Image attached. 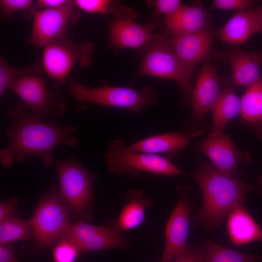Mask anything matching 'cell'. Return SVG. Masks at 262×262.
I'll list each match as a JSON object with an SVG mask.
<instances>
[{
  "mask_svg": "<svg viewBox=\"0 0 262 262\" xmlns=\"http://www.w3.org/2000/svg\"><path fill=\"white\" fill-rule=\"evenodd\" d=\"M17 202V198L16 197H12L6 201L0 202V223L12 217Z\"/></svg>",
  "mask_w": 262,
  "mask_h": 262,
  "instance_id": "cell-34",
  "label": "cell"
},
{
  "mask_svg": "<svg viewBox=\"0 0 262 262\" xmlns=\"http://www.w3.org/2000/svg\"><path fill=\"white\" fill-rule=\"evenodd\" d=\"M170 262H205L202 248H193L182 257Z\"/></svg>",
  "mask_w": 262,
  "mask_h": 262,
  "instance_id": "cell-35",
  "label": "cell"
},
{
  "mask_svg": "<svg viewBox=\"0 0 262 262\" xmlns=\"http://www.w3.org/2000/svg\"><path fill=\"white\" fill-rule=\"evenodd\" d=\"M47 80L42 76H28L15 82L9 88L26 105L30 115L38 119L62 116L67 107L61 94L47 89Z\"/></svg>",
  "mask_w": 262,
  "mask_h": 262,
  "instance_id": "cell-8",
  "label": "cell"
},
{
  "mask_svg": "<svg viewBox=\"0 0 262 262\" xmlns=\"http://www.w3.org/2000/svg\"><path fill=\"white\" fill-rule=\"evenodd\" d=\"M12 123L6 131L8 142L0 150V163L3 167H10L16 161L22 162L27 156L34 155L49 167L53 162V151L65 145L75 147L80 140L73 134L76 126H62L54 121L34 118L25 111L18 101L16 107L7 112Z\"/></svg>",
  "mask_w": 262,
  "mask_h": 262,
  "instance_id": "cell-1",
  "label": "cell"
},
{
  "mask_svg": "<svg viewBox=\"0 0 262 262\" xmlns=\"http://www.w3.org/2000/svg\"><path fill=\"white\" fill-rule=\"evenodd\" d=\"M212 110L209 134L223 132L226 125L240 114L241 99L232 87H226L220 92Z\"/></svg>",
  "mask_w": 262,
  "mask_h": 262,
  "instance_id": "cell-21",
  "label": "cell"
},
{
  "mask_svg": "<svg viewBox=\"0 0 262 262\" xmlns=\"http://www.w3.org/2000/svg\"><path fill=\"white\" fill-rule=\"evenodd\" d=\"M94 48L91 42L77 43L64 36L44 48L40 64L45 73L54 81L55 86H62L76 64L82 67L91 64Z\"/></svg>",
  "mask_w": 262,
  "mask_h": 262,
  "instance_id": "cell-6",
  "label": "cell"
},
{
  "mask_svg": "<svg viewBox=\"0 0 262 262\" xmlns=\"http://www.w3.org/2000/svg\"><path fill=\"white\" fill-rule=\"evenodd\" d=\"M114 18L109 23L108 45L114 49H138L157 38L153 22L140 24L133 19L136 13L124 6H117L112 13Z\"/></svg>",
  "mask_w": 262,
  "mask_h": 262,
  "instance_id": "cell-11",
  "label": "cell"
},
{
  "mask_svg": "<svg viewBox=\"0 0 262 262\" xmlns=\"http://www.w3.org/2000/svg\"><path fill=\"white\" fill-rule=\"evenodd\" d=\"M14 247L11 244L0 245V262H19L13 251Z\"/></svg>",
  "mask_w": 262,
  "mask_h": 262,
  "instance_id": "cell-37",
  "label": "cell"
},
{
  "mask_svg": "<svg viewBox=\"0 0 262 262\" xmlns=\"http://www.w3.org/2000/svg\"><path fill=\"white\" fill-rule=\"evenodd\" d=\"M242 120L262 139V80L248 86L241 98Z\"/></svg>",
  "mask_w": 262,
  "mask_h": 262,
  "instance_id": "cell-23",
  "label": "cell"
},
{
  "mask_svg": "<svg viewBox=\"0 0 262 262\" xmlns=\"http://www.w3.org/2000/svg\"><path fill=\"white\" fill-rule=\"evenodd\" d=\"M74 2L79 10L88 13L112 14L118 6L115 1L108 0H75Z\"/></svg>",
  "mask_w": 262,
  "mask_h": 262,
  "instance_id": "cell-30",
  "label": "cell"
},
{
  "mask_svg": "<svg viewBox=\"0 0 262 262\" xmlns=\"http://www.w3.org/2000/svg\"><path fill=\"white\" fill-rule=\"evenodd\" d=\"M189 143L183 134L170 132L146 137L127 147L131 151L155 154L170 160Z\"/></svg>",
  "mask_w": 262,
  "mask_h": 262,
  "instance_id": "cell-18",
  "label": "cell"
},
{
  "mask_svg": "<svg viewBox=\"0 0 262 262\" xmlns=\"http://www.w3.org/2000/svg\"><path fill=\"white\" fill-rule=\"evenodd\" d=\"M205 262H258L260 256L250 254L227 248L212 241L201 247Z\"/></svg>",
  "mask_w": 262,
  "mask_h": 262,
  "instance_id": "cell-25",
  "label": "cell"
},
{
  "mask_svg": "<svg viewBox=\"0 0 262 262\" xmlns=\"http://www.w3.org/2000/svg\"><path fill=\"white\" fill-rule=\"evenodd\" d=\"M70 0H38L34 2L33 10L51 9L63 7L67 4Z\"/></svg>",
  "mask_w": 262,
  "mask_h": 262,
  "instance_id": "cell-36",
  "label": "cell"
},
{
  "mask_svg": "<svg viewBox=\"0 0 262 262\" xmlns=\"http://www.w3.org/2000/svg\"><path fill=\"white\" fill-rule=\"evenodd\" d=\"M125 205L118 218L114 221L121 230H127L140 226L145 218V209L150 206L151 199L139 190L128 191Z\"/></svg>",
  "mask_w": 262,
  "mask_h": 262,
  "instance_id": "cell-22",
  "label": "cell"
},
{
  "mask_svg": "<svg viewBox=\"0 0 262 262\" xmlns=\"http://www.w3.org/2000/svg\"><path fill=\"white\" fill-rule=\"evenodd\" d=\"M217 54L216 56L230 65L235 86L248 87L261 78L262 51H244L232 47Z\"/></svg>",
  "mask_w": 262,
  "mask_h": 262,
  "instance_id": "cell-14",
  "label": "cell"
},
{
  "mask_svg": "<svg viewBox=\"0 0 262 262\" xmlns=\"http://www.w3.org/2000/svg\"><path fill=\"white\" fill-rule=\"evenodd\" d=\"M213 33L207 26L195 33L168 40L185 70L191 76L197 66L211 54Z\"/></svg>",
  "mask_w": 262,
  "mask_h": 262,
  "instance_id": "cell-13",
  "label": "cell"
},
{
  "mask_svg": "<svg viewBox=\"0 0 262 262\" xmlns=\"http://www.w3.org/2000/svg\"><path fill=\"white\" fill-rule=\"evenodd\" d=\"M189 189H181L183 194L166 224L164 247L161 262H170L173 259L182 257L192 249L187 243L191 213L187 194Z\"/></svg>",
  "mask_w": 262,
  "mask_h": 262,
  "instance_id": "cell-12",
  "label": "cell"
},
{
  "mask_svg": "<svg viewBox=\"0 0 262 262\" xmlns=\"http://www.w3.org/2000/svg\"><path fill=\"white\" fill-rule=\"evenodd\" d=\"M59 195L79 213L89 209L92 198L93 175L73 158L57 162Z\"/></svg>",
  "mask_w": 262,
  "mask_h": 262,
  "instance_id": "cell-9",
  "label": "cell"
},
{
  "mask_svg": "<svg viewBox=\"0 0 262 262\" xmlns=\"http://www.w3.org/2000/svg\"><path fill=\"white\" fill-rule=\"evenodd\" d=\"M150 2L154 6L156 16L164 15L165 17L174 14L183 5L179 0H157Z\"/></svg>",
  "mask_w": 262,
  "mask_h": 262,
  "instance_id": "cell-32",
  "label": "cell"
},
{
  "mask_svg": "<svg viewBox=\"0 0 262 262\" xmlns=\"http://www.w3.org/2000/svg\"><path fill=\"white\" fill-rule=\"evenodd\" d=\"M41 64L23 67H16L9 65L2 56L0 57V96L17 80L28 76H42L45 74Z\"/></svg>",
  "mask_w": 262,
  "mask_h": 262,
  "instance_id": "cell-26",
  "label": "cell"
},
{
  "mask_svg": "<svg viewBox=\"0 0 262 262\" xmlns=\"http://www.w3.org/2000/svg\"><path fill=\"white\" fill-rule=\"evenodd\" d=\"M79 9L74 0H70L66 5L54 9L33 11L30 45L41 48L58 38L66 36L68 26L80 17Z\"/></svg>",
  "mask_w": 262,
  "mask_h": 262,
  "instance_id": "cell-10",
  "label": "cell"
},
{
  "mask_svg": "<svg viewBox=\"0 0 262 262\" xmlns=\"http://www.w3.org/2000/svg\"><path fill=\"white\" fill-rule=\"evenodd\" d=\"M243 200L232 207L227 219L229 237L236 246L253 242H262V230L244 207Z\"/></svg>",
  "mask_w": 262,
  "mask_h": 262,
  "instance_id": "cell-17",
  "label": "cell"
},
{
  "mask_svg": "<svg viewBox=\"0 0 262 262\" xmlns=\"http://www.w3.org/2000/svg\"><path fill=\"white\" fill-rule=\"evenodd\" d=\"M33 237L29 221L12 217L0 223V244L4 245Z\"/></svg>",
  "mask_w": 262,
  "mask_h": 262,
  "instance_id": "cell-27",
  "label": "cell"
},
{
  "mask_svg": "<svg viewBox=\"0 0 262 262\" xmlns=\"http://www.w3.org/2000/svg\"><path fill=\"white\" fill-rule=\"evenodd\" d=\"M254 12L259 23L261 32H262V5L256 8L252 9Z\"/></svg>",
  "mask_w": 262,
  "mask_h": 262,
  "instance_id": "cell-38",
  "label": "cell"
},
{
  "mask_svg": "<svg viewBox=\"0 0 262 262\" xmlns=\"http://www.w3.org/2000/svg\"><path fill=\"white\" fill-rule=\"evenodd\" d=\"M34 3L32 0H0V18L10 21L13 18L12 14L25 10L29 12L30 16H32Z\"/></svg>",
  "mask_w": 262,
  "mask_h": 262,
  "instance_id": "cell-29",
  "label": "cell"
},
{
  "mask_svg": "<svg viewBox=\"0 0 262 262\" xmlns=\"http://www.w3.org/2000/svg\"><path fill=\"white\" fill-rule=\"evenodd\" d=\"M69 91L79 102L124 108L133 114L141 112L158 101L156 93L151 86L140 89L131 87L104 85L93 87L78 82L67 80Z\"/></svg>",
  "mask_w": 262,
  "mask_h": 262,
  "instance_id": "cell-3",
  "label": "cell"
},
{
  "mask_svg": "<svg viewBox=\"0 0 262 262\" xmlns=\"http://www.w3.org/2000/svg\"><path fill=\"white\" fill-rule=\"evenodd\" d=\"M121 232L115 222L113 221L102 231L84 242L75 245L80 252L123 248L127 246L128 242Z\"/></svg>",
  "mask_w": 262,
  "mask_h": 262,
  "instance_id": "cell-24",
  "label": "cell"
},
{
  "mask_svg": "<svg viewBox=\"0 0 262 262\" xmlns=\"http://www.w3.org/2000/svg\"><path fill=\"white\" fill-rule=\"evenodd\" d=\"M105 161L108 169L115 174H128L135 178L143 172L164 176L183 174L170 160L155 154L131 151L124 141L118 139L110 143Z\"/></svg>",
  "mask_w": 262,
  "mask_h": 262,
  "instance_id": "cell-4",
  "label": "cell"
},
{
  "mask_svg": "<svg viewBox=\"0 0 262 262\" xmlns=\"http://www.w3.org/2000/svg\"><path fill=\"white\" fill-rule=\"evenodd\" d=\"M207 14L200 5H182L176 12L165 17L167 28L175 36L191 33L206 27Z\"/></svg>",
  "mask_w": 262,
  "mask_h": 262,
  "instance_id": "cell-20",
  "label": "cell"
},
{
  "mask_svg": "<svg viewBox=\"0 0 262 262\" xmlns=\"http://www.w3.org/2000/svg\"><path fill=\"white\" fill-rule=\"evenodd\" d=\"M80 253L77 246L73 243L63 240L57 244L53 249L54 262H74Z\"/></svg>",
  "mask_w": 262,
  "mask_h": 262,
  "instance_id": "cell-31",
  "label": "cell"
},
{
  "mask_svg": "<svg viewBox=\"0 0 262 262\" xmlns=\"http://www.w3.org/2000/svg\"><path fill=\"white\" fill-rule=\"evenodd\" d=\"M202 197L200 209L193 217V226L203 225L213 231L232 207L255 190L235 177L223 174L207 163L200 164L193 174Z\"/></svg>",
  "mask_w": 262,
  "mask_h": 262,
  "instance_id": "cell-2",
  "label": "cell"
},
{
  "mask_svg": "<svg viewBox=\"0 0 262 262\" xmlns=\"http://www.w3.org/2000/svg\"><path fill=\"white\" fill-rule=\"evenodd\" d=\"M261 33L252 9L235 13L218 31L219 38L231 44H242L254 34Z\"/></svg>",
  "mask_w": 262,
  "mask_h": 262,
  "instance_id": "cell-19",
  "label": "cell"
},
{
  "mask_svg": "<svg viewBox=\"0 0 262 262\" xmlns=\"http://www.w3.org/2000/svg\"><path fill=\"white\" fill-rule=\"evenodd\" d=\"M198 149L220 172L234 177L240 163V154L231 137L223 132L209 134Z\"/></svg>",
  "mask_w": 262,
  "mask_h": 262,
  "instance_id": "cell-15",
  "label": "cell"
},
{
  "mask_svg": "<svg viewBox=\"0 0 262 262\" xmlns=\"http://www.w3.org/2000/svg\"><path fill=\"white\" fill-rule=\"evenodd\" d=\"M254 2L251 0H215L213 6L217 9L239 12L251 7Z\"/></svg>",
  "mask_w": 262,
  "mask_h": 262,
  "instance_id": "cell-33",
  "label": "cell"
},
{
  "mask_svg": "<svg viewBox=\"0 0 262 262\" xmlns=\"http://www.w3.org/2000/svg\"><path fill=\"white\" fill-rule=\"evenodd\" d=\"M105 228V227L95 226L83 222L70 224L61 241L66 240L77 244L86 241Z\"/></svg>",
  "mask_w": 262,
  "mask_h": 262,
  "instance_id": "cell-28",
  "label": "cell"
},
{
  "mask_svg": "<svg viewBox=\"0 0 262 262\" xmlns=\"http://www.w3.org/2000/svg\"><path fill=\"white\" fill-rule=\"evenodd\" d=\"M219 93L215 70L209 59H207L202 63L194 87L191 120L202 119L212 110Z\"/></svg>",
  "mask_w": 262,
  "mask_h": 262,
  "instance_id": "cell-16",
  "label": "cell"
},
{
  "mask_svg": "<svg viewBox=\"0 0 262 262\" xmlns=\"http://www.w3.org/2000/svg\"><path fill=\"white\" fill-rule=\"evenodd\" d=\"M53 187L38 204L29 221L34 241L44 249L61 241L70 225L67 210Z\"/></svg>",
  "mask_w": 262,
  "mask_h": 262,
  "instance_id": "cell-7",
  "label": "cell"
},
{
  "mask_svg": "<svg viewBox=\"0 0 262 262\" xmlns=\"http://www.w3.org/2000/svg\"><path fill=\"white\" fill-rule=\"evenodd\" d=\"M149 44L137 77L152 76L175 80L186 104L192 99L194 90L191 76L182 66L168 39L157 37Z\"/></svg>",
  "mask_w": 262,
  "mask_h": 262,
  "instance_id": "cell-5",
  "label": "cell"
}]
</instances>
